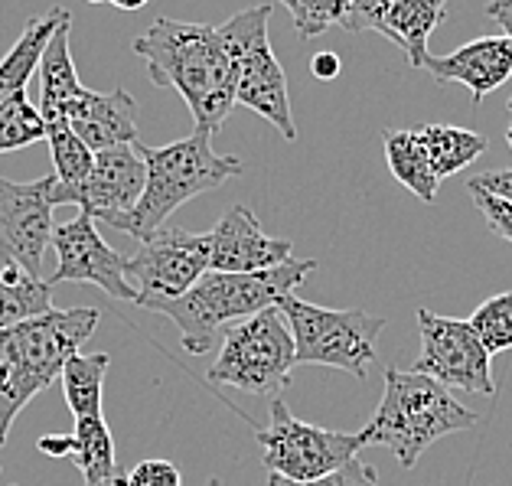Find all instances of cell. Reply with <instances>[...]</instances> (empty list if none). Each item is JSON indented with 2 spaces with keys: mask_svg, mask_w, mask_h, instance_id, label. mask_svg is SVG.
Listing matches in <instances>:
<instances>
[{
  "mask_svg": "<svg viewBox=\"0 0 512 486\" xmlns=\"http://www.w3.org/2000/svg\"><path fill=\"white\" fill-rule=\"evenodd\" d=\"M134 53L144 59L147 79L157 89L180 92L196 128L216 131L239 105L235 62L219 27L157 17L134 40Z\"/></svg>",
  "mask_w": 512,
  "mask_h": 486,
  "instance_id": "cell-1",
  "label": "cell"
},
{
  "mask_svg": "<svg viewBox=\"0 0 512 486\" xmlns=\"http://www.w3.org/2000/svg\"><path fill=\"white\" fill-rule=\"evenodd\" d=\"M317 271V261L291 258L268 271H206L203 278L186 294L173 301L154 304L151 314H160L177 323L180 343L186 353L203 356L212 350L219 330H229L232 323L261 314L268 307H278L284 297H291L301 284Z\"/></svg>",
  "mask_w": 512,
  "mask_h": 486,
  "instance_id": "cell-2",
  "label": "cell"
},
{
  "mask_svg": "<svg viewBox=\"0 0 512 486\" xmlns=\"http://www.w3.org/2000/svg\"><path fill=\"white\" fill-rule=\"evenodd\" d=\"M98 320V307H53L43 317L0 330V447L7 444L10 428L30 398L59 379L66 359L82 350Z\"/></svg>",
  "mask_w": 512,
  "mask_h": 486,
  "instance_id": "cell-3",
  "label": "cell"
},
{
  "mask_svg": "<svg viewBox=\"0 0 512 486\" xmlns=\"http://www.w3.org/2000/svg\"><path fill=\"white\" fill-rule=\"evenodd\" d=\"M134 147L147 167L144 193L128 213L108 219V226H115L118 232L131 235L137 242L151 239L160 226H167V219L177 213L186 199L219 190L222 183H229L245 170L239 157L219 154L212 147V131L206 128H196L190 137L164 147Z\"/></svg>",
  "mask_w": 512,
  "mask_h": 486,
  "instance_id": "cell-4",
  "label": "cell"
},
{
  "mask_svg": "<svg viewBox=\"0 0 512 486\" xmlns=\"http://www.w3.org/2000/svg\"><path fill=\"white\" fill-rule=\"evenodd\" d=\"M480 421L477 411L460 405L441 382L415 369H385V395L362 438L382 444L405 470H415L421 454L444 434L467 431Z\"/></svg>",
  "mask_w": 512,
  "mask_h": 486,
  "instance_id": "cell-5",
  "label": "cell"
},
{
  "mask_svg": "<svg viewBox=\"0 0 512 486\" xmlns=\"http://www.w3.org/2000/svg\"><path fill=\"white\" fill-rule=\"evenodd\" d=\"M294 336L297 366H327L366 379L376 363V340L385 317L366 310H330L301 297H284L278 304Z\"/></svg>",
  "mask_w": 512,
  "mask_h": 486,
  "instance_id": "cell-6",
  "label": "cell"
},
{
  "mask_svg": "<svg viewBox=\"0 0 512 486\" xmlns=\"http://www.w3.org/2000/svg\"><path fill=\"white\" fill-rule=\"evenodd\" d=\"M294 366L291 327L281 307H268L226 330L216 363L209 366V382L232 385L258 398H278V392L291 382Z\"/></svg>",
  "mask_w": 512,
  "mask_h": 486,
  "instance_id": "cell-7",
  "label": "cell"
},
{
  "mask_svg": "<svg viewBox=\"0 0 512 486\" xmlns=\"http://www.w3.org/2000/svg\"><path fill=\"white\" fill-rule=\"evenodd\" d=\"M268 20L271 4L265 0V4L245 7L235 17H229L219 27V33L226 36L235 62V102L258 111L287 141H294L297 128L291 115V92H287V76L271 49Z\"/></svg>",
  "mask_w": 512,
  "mask_h": 486,
  "instance_id": "cell-8",
  "label": "cell"
},
{
  "mask_svg": "<svg viewBox=\"0 0 512 486\" xmlns=\"http://www.w3.org/2000/svg\"><path fill=\"white\" fill-rule=\"evenodd\" d=\"M255 438L261 444L271 477L291 483H310L327 477V473L340 470L349 460H356V454L366 447L362 431L343 434L310 425V421L291 415V408L281 398H271V421L268 428L255 431Z\"/></svg>",
  "mask_w": 512,
  "mask_h": 486,
  "instance_id": "cell-9",
  "label": "cell"
},
{
  "mask_svg": "<svg viewBox=\"0 0 512 486\" xmlns=\"http://www.w3.org/2000/svg\"><path fill=\"white\" fill-rule=\"evenodd\" d=\"M206 271L209 232L196 235L180 226H160L124 261V274L134 288V304L144 310L186 294Z\"/></svg>",
  "mask_w": 512,
  "mask_h": 486,
  "instance_id": "cell-10",
  "label": "cell"
},
{
  "mask_svg": "<svg viewBox=\"0 0 512 486\" xmlns=\"http://www.w3.org/2000/svg\"><path fill=\"white\" fill-rule=\"evenodd\" d=\"M421 353L415 359V372H424L444 389H464L477 395H496L490 353L473 333L467 320L441 317L431 310H418Z\"/></svg>",
  "mask_w": 512,
  "mask_h": 486,
  "instance_id": "cell-11",
  "label": "cell"
},
{
  "mask_svg": "<svg viewBox=\"0 0 512 486\" xmlns=\"http://www.w3.org/2000/svg\"><path fill=\"white\" fill-rule=\"evenodd\" d=\"M49 245L56 248V271L46 278L53 288L56 284H95L115 301L134 304V288L128 284V274H124L128 258L118 255L102 239L89 213H79L76 219L56 226Z\"/></svg>",
  "mask_w": 512,
  "mask_h": 486,
  "instance_id": "cell-12",
  "label": "cell"
},
{
  "mask_svg": "<svg viewBox=\"0 0 512 486\" xmlns=\"http://www.w3.org/2000/svg\"><path fill=\"white\" fill-rule=\"evenodd\" d=\"M147 180V167L134 144H118L95 151V164L89 177L76 186H62L59 180L53 183V203H72L79 206V213H89L95 222L115 219L141 199Z\"/></svg>",
  "mask_w": 512,
  "mask_h": 486,
  "instance_id": "cell-13",
  "label": "cell"
},
{
  "mask_svg": "<svg viewBox=\"0 0 512 486\" xmlns=\"http://www.w3.org/2000/svg\"><path fill=\"white\" fill-rule=\"evenodd\" d=\"M53 183L56 177H40L30 183L0 177V252L20 261L33 274H40L43 255L56 229Z\"/></svg>",
  "mask_w": 512,
  "mask_h": 486,
  "instance_id": "cell-14",
  "label": "cell"
},
{
  "mask_svg": "<svg viewBox=\"0 0 512 486\" xmlns=\"http://www.w3.org/2000/svg\"><path fill=\"white\" fill-rule=\"evenodd\" d=\"M294 245L271 239L248 206H232L209 232V271H268L291 261Z\"/></svg>",
  "mask_w": 512,
  "mask_h": 486,
  "instance_id": "cell-15",
  "label": "cell"
},
{
  "mask_svg": "<svg viewBox=\"0 0 512 486\" xmlns=\"http://www.w3.org/2000/svg\"><path fill=\"white\" fill-rule=\"evenodd\" d=\"M434 82L467 85L473 105L512 79V43L509 36H480L447 56H428L421 66Z\"/></svg>",
  "mask_w": 512,
  "mask_h": 486,
  "instance_id": "cell-16",
  "label": "cell"
},
{
  "mask_svg": "<svg viewBox=\"0 0 512 486\" xmlns=\"http://www.w3.org/2000/svg\"><path fill=\"white\" fill-rule=\"evenodd\" d=\"M66 121L92 154L118 144H137V102L124 89L115 92L82 89L76 102H69Z\"/></svg>",
  "mask_w": 512,
  "mask_h": 486,
  "instance_id": "cell-17",
  "label": "cell"
},
{
  "mask_svg": "<svg viewBox=\"0 0 512 486\" xmlns=\"http://www.w3.org/2000/svg\"><path fill=\"white\" fill-rule=\"evenodd\" d=\"M69 30H72V17L62 20L56 33L49 36V43L40 56V69H36L40 72V115H43V121L66 118L69 102H76L85 89L79 82L72 53H69Z\"/></svg>",
  "mask_w": 512,
  "mask_h": 486,
  "instance_id": "cell-18",
  "label": "cell"
},
{
  "mask_svg": "<svg viewBox=\"0 0 512 486\" xmlns=\"http://www.w3.org/2000/svg\"><path fill=\"white\" fill-rule=\"evenodd\" d=\"M66 17H72L66 7H53L49 14L27 20V27H23V33L17 36V43L7 49L4 59H0V105L10 102L14 95L27 92L33 72L40 69V56L49 43V36L56 33V27Z\"/></svg>",
  "mask_w": 512,
  "mask_h": 486,
  "instance_id": "cell-19",
  "label": "cell"
},
{
  "mask_svg": "<svg viewBox=\"0 0 512 486\" xmlns=\"http://www.w3.org/2000/svg\"><path fill=\"white\" fill-rule=\"evenodd\" d=\"M53 310V284L0 252V330Z\"/></svg>",
  "mask_w": 512,
  "mask_h": 486,
  "instance_id": "cell-20",
  "label": "cell"
},
{
  "mask_svg": "<svg viewBox=\"0 0 512 486\" xmlns=\"http://www.w3.org/2000/svg\"><path fill=\"white\" fill-rule=\"evenodd\" d=\"M447 14V0H395V7L385 17L382 36H389L392 43L405 49L408 62L415 69L424 66L428 59V43L437 23Z\"/></svg>",
  "mask_w": 512,
  "mask_h": 486,
  "instance_id": "cell-21",
  "label": "cell"
},
{
  "mask_svg": "<svg viewBox=\"0 0 512 486\" xmlns=\"http://www.w3.org/2000/svg\"><path fill=\"white\" fill-rule=\"evenodd\" d=\"M385 164H389L392 177L418 199H424V203H431L437 190H441V180L431 170L421 128H402L385 134Z\"/></svg>",
  "mask_w": 512,
  "mask_h": 486,
  "instance_id": "cell-22",
  "label": "cell"
},
{
  "mask_svg": "<svg viewBox=\"0 0 512 486\" xmlns=\"http://www.w3.org/2000/svg\"><path fill=\"white\" fill-rule=\"evenodd\" d=\"M418 128L437 180H447L454 173L467 170L486 151V137L470 128H454V124H418Z\"/></svg>",
  "mask_w": 512,
  "mask_h": 486,
  "instance_id": "cell-23",
  "label": "cell"
},
{
  "mask_svg": "<svg viewBox=\"0 0 512 486\" xmlns=\"http://www.w3.org/2000/svg\"><path fill=\"white\" fill-rule=\"evenodd\" d=\"M111 356L108 353H76L66 359L59 379H62V395L72 411V418H95L102 415V385L108 372Z\"/></svg>",
  "mask_w": 512,
  "mask_h": 486,
  "instance_id": "cell-24",
  "label": "cell"
},
{
  "mask_svg": "<svg viewBox=\"0 0 512 486\" xmlns=\"http://www.w3.org/2000/svg\"><path fill=\"white\" fill-rule=\"evenodd\" d=\"M72 438H76L72 460H76L85 486H98V483H108V480L121 477L118 464H115V438H111V431H108L102 415L79 418Z\"/></svg>",
  "mask_w": 512,
  "mask_h": 486,
  "instance_id": "cell-25",
  "label": "cell"
},
{
  "mask_svg": "<svg viewBox=\"0 0 512 486\" xmlns=\"http://www.w3.org/2000/svg\"><path fill=\"white\" fill-rule=\"evenodd\" d=\"M46 144H49V157H53V167H56L53 177L62 186H76L89 177L95 154L82 144V137L69 128L66 118L46 121Z\"/></svg>",
  "mask_w": 512,
  "mask_h": 486,
  "instance_id": "cell-26",
  "label": "cell"
},
{
  "mask_svg": "<svg viewBox=\"0 0 512 486\" xmlns=\"http://www.w3.org/2000/svg\"><path fill=\"white\" fill-rule=\"evenodd\" d=\"M36 141H46V121L40 108L30 102L27 92L14 95L0 105V154L20 151V147H30Z\"/></svg>",
  "mask_w": 512,
  "mask_h": 486,
  "instance_id": "cell-27",
  "label": "cell"
},
{
  "mask_svg": "<svg viewBox=\"0 0 512 486\" xmlns=\"http://www.w3.org/2000/svg\"><path fill=\"white\" fill-rule=\"evenodd\" d=\"M467 323L473 327V333L480 336V343L486 346L490 356L512 350V291L483 301L473 310V317Z\"/></svg>",
  "mask_w": 512,
  "mask_h": 486,
  "instance_id": "cell-28",
  "label": "cell"
},
{
  "mask_svg": "<svg viewBox=\"0 0 512 486\" xmlns=\"http://www.w3.org/2000/svg\"><path fill=\"white\" fill-rule=\"evenodd\" d=\"M268 4H281L291 14L294 27L301 36H320L336 23H343L349 0H268Z\"/></svg>",
  "mask_w": 512,
  "mask_h": 486,
  "instance_id": "cell-29",
  "label": "cell"
},
{
  "mask_svg": "<svg viewBox=\"0 0 512 486\" xmlns=\"http://www.w3.org/2000/svg\"><path fill=\"white\" fill-rule=\"evenodd\" d=\"M392 7L395 0H349V10L340 27L349 33H369V30L382 33L385 17H389Z\"/></svg>",
  "mask_w": 512,
  "mask_h": 486,
  "instance_id": "cell-30",
  "label": "cell"
},
{
  "mask_svg": "<svg viewBox=\"0 0 512 486\" xmlns=\"http://www.w3.org/2000/svg\"><path fill=\"white\" fill-rule=\"evenodd\" d=\"M274 486H379V477L376 470L369 464H362V460H349L340 470L327 473V477L320 480H310V483H291V480H281V477H271Z\"/></svg>",
  "mask_w": 512,
  "mask_h": 486,
  "instance_id": "cell-31",
  "label": "cell"
},
{
  "mask_svg": "<svg viewBox=\"0 0 512 486\" xmlns=\"http://www.w3.org/2000/svg\"><path fill=\"white\" fill-rule=\"evenodd\" d=\"M124 486H183L180 470L170 464V460H141L128 477H124Z\"/></svg>",
  "mask_w": 512,
  "mask_h": 486,
  "instance_id": "cell-32",
  "label": "cell"
},
{
  "mask_svg": "<svg viewBox=\"0 0 512 486\" xmlns=\"http://www.w3.org/2000/svg\"><path fill=\"white\" fill-rule=\"evenodd\" d=\"M470 196H473V206L480 209L483 219L490 222V229L499 235V239L512 242V203L496 199L490 193H470Z\"/></svg>",
  "mask_w": 512,
  "mask_h": 486,
  "instance_id": "cell-33",
  "label": "cell"
},
{
  "mask_svg": "<svg viewBox=\"0 0 512 486\" xmlns=\"http://www.w3.org/2000/svg\"><path fill=\"white\" fill-rule=\"evenodd\" d=\"M467 190L470 193H490L496 199H506V203H512V170H486V173H477V177L467 180Z\"/></svg>",
  "mask_w": 512,
  "mask_h": 486,
  "instance_id": "cell-34",
  "label": "cell"
},
{
  "mask_svg": "<svg viewBox=\"0 0 512 486\" xmlns=\"http://www.w3.org/2000/svg\"><path fill=\"white\" fill-rule=\"evenodd\" d=\"M36 447H40V454L46 457H72L76 438H72V434H43V438L36 441Z\"/></svg>",
  "mask_w": 512,
  "mask_h": 486,
  "instance_id": "cell-35",
  "label": "cell"
},
{
  "mask_svg": "<svg viewBox=\"0 0 512 486\" xmlns=\"http://www.w3.org/2000/svg\"><path fill=\"white\" fill-rule=\"evenodd\" d=\"M340 69H343L340 56H336V53H327V49H323V53H317L314 59H310V72H314V76H317L320 82H333L336 76H340Z\"/></svg>",
  "mask_w": 512,
  "mask_h": 486,
  "instance_id": "cell-36",
  "label": "cell"
},
{
  "mask_svg": "<svg viewBox=\"0 0 512 486\" xmlns=\"http://www.w3.org/2000/svg\"><path fill=\"white\" fill-rule=\"evenodd\" d=\"M486 14L503 27V36H509V43H512V0H493V4L486 7ZM509 111H512V98H509Z\"/></svg>",
  "mask_w": 512,
  "mask_h": 486,
  "instance_id": "cell-37",
  "label": "cell"
},
{
  "mask_svg": "<svg viewBox=\"0 0 512 486\" xmlns=\"http://www.w3.org/2000/svg\"><path fill=\"white\" fill-rule=\"evenodd\" d=\"M108 4H115L118 10H141L151 4V0H108Z\"/></svg>",
  "mask_w": 512,
  "mask_h": 486,
  "instance_id": "cell-38",
  "label": "cell"
},
{
  "mask_svg": "<svg viewBox=\"0 0 512 486\" xmlns=\"http://www.w3.org/2000/svg\"><path fill=\"white\" fill-rule=\"evenodd\" d=\"M98 486H124V477H115V480H108V483H98Z\"/></svg>",
  "mask_w": 512,
  "mask_h": 486,
  "instance_id": "cell-39",
  "label": "cell"
},
{
  "mask_svg": "<svg viewBox=\"0 0 512 486\" xmlns=\"http://www.w3.org/2000/svg\"><path fill=\"white\" fill-rule=\"evenodd\" d=\"M206 486H222V480H216V477H212V480H209ZM268 486H274V483H268Z\"/></svg>",
  "mask_w": 512,
  "mask_h": 486,
  "instance_id": "cell-40",
  "label": "cell"
},
{
  "mask_svg": "<svg viewBox=\"0 0 512 486\" xmlns=\"http://www.w3.org/2000/svg\"><path fill=\"white\" fill-rule=\"evenodd\" d=\"M506 141H509V147H512V124H509V128H506Z\"/></svg>",
  "mask_w": 512,
  "mask_h": 486,
  "instance_id": "cell-41",
  "label": "cell"
},
{
  "mask_svg": "<svg viewBox=\"0 0 512 486\" xmlns=\"http://www.w3.org/2000/svg\"><path fill=\"white\" fill-rule=\"evenodd\" d=\"M85 4H105V0H85Z\"/></svg>",
  "mask_w": 512,
  "mask_h": 486,
  "instance_id": "cell-42",
  "label": "cell"
}]
</instances>
